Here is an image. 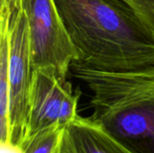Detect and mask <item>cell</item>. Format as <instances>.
Returning <instances> with one entry per match:
<instances>
[{"mask_svg": "<svg viewBox=\"0 0 154 153\" xmlns=\"http://www.w3.org/2000/svg\"><path fill=\"white\" fill-rule=\"evenodd\" d=\"M77 62L111 72L154 67V36L124 0H55Z\"/></svg>", "mask_w": 154, "mask_h": 153, "instance_id": "1", "label": "cell"}, {"mask_svg": "<svg viewBox=\"0 0 154 153\" xmlns=\"http://www.w3.org/2000/svg\"><path fill=\"white\" fill-rule=\"evenodd\" d=\"M74 76L92 92L90 119L132 153H154V67L111 72L77 61Z\"/></svg>", "mask_w": 154, "mask_h": 153, "instance_id": "2", "label": "cell"}, {"mask_svg": "<svg viewBox=\"0 0 154 153\" xmlns=\"http://www.w3.org/2000/svg\"><path fill=\"white\" fill-rule=\"evenodd\" d=\"M25 14L32 70L52 67L66 81L78 55L55 0H20Z\"/></svg>", "mask_w": 154, "mask_h": 153, "instance_id": "3", "label": "cell"}, {"mask_svg": "<svg viewBox=\"0 0 154 153\" xmlns=\"http://www.w3.org/2000/svg\"><path fill=\"white\" fill-rule=\"evenodd\" d=\"M79 97L80 91L73 90L71 83L62 80L54 68L42 67L33 69L24 141L44 129L65 127L75 120L79 116Z\"/></svg>", "mask_w": 154, "mask_h": 153, "instance_id": "4", "label": "cell"}, {"mask_svg": "<svg viewBox=\"0 0 154 153\" xmlns=\"http://www.w3.org/2000/svg\"><path fill=\"white\" fill-rule=\"evenodd\" d=\"M9 59V142L6 147L16 150L26 137L32 60L26 17L20 8L11 19Z\"/></svg>", "mask_w": 154, "mask_h": 153, "instance_id": "5", "label": "cell"}, {"mask_svg": "<svg viewBox=\"0 0 154 153\" xmlns=\"http://www.w3.org/2000/svg\"><path fill=\"white\" fill-rule=\"evenodd\" d=\"M56 153H132L90 117L78 116L62 131Z\"/></svg>", "mask_w": 154, "mask_h": 153, "instance_id": "6", "label": "cell"}, {"mask_svg": "<svg viewBox=\"0 0 154 153\" xmlns=\"http://www.w3.org/2000/svg\"><path fill=\"white\" fill-rule=\"evenodd\" d=\"M13 14L0 10V134L1 145L9 142V59L11 45V19Z\"/></svg>", "mask_w": 154, "mask_h": 153, "instance_id": "7", "label": "cell"}, {"mask_svg": "<svg viewBox=\"0 0 154 153\" xmlns=\"http://www.w3.org/2000/svg\"><path fill=\"white\" fill-rule=\"evenodd\" d=\"M64 127L53 126L27 138L17 149L19 153H56Z\"/></svg>", "mask_w": 154, "mask_h": 153, "instance_id": "8", "label": "cell"}, {"mask_svg": "<svg viewBox=\"0 0 154 153\" xmlns=\"http://www.w3.org/2000/svg\"><path fill=\"white\" fill-rule=\"evenodd\" d=\"M154 36V0H124Z\"/></svg>", "mask_w": 154, "mask_h": 153, "instance_id": "9", "label": "cell"}]
</instances>
